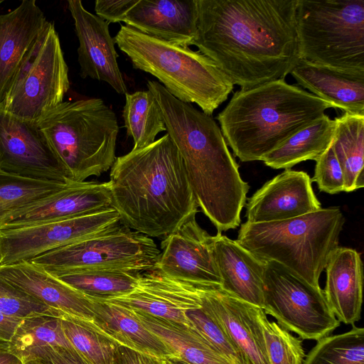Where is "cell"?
Segmentation results:
<instances>
[{
    "instance_id": "obj_23",
    "label": "cell",
    "mask_w": 364,
    "mask_h": 364,
    "mask_svg": "<svg viewBox=\"0 0 364 364\" xmlns=\"http://www.w3.org/2000/svg\"><path fill=\"white\" fill-rule=\"evenodd\" d=\"M48 21L35 0L0 15V103L23 57Z\"/></svg>"
},
{
    "instance_id": "obj_9",
    "label": "cell",
    "mask_w": 364,
    "mask_h": 364,
    "mask_svg": "<svg viewBox=\"0 0 364 364\" xmlns=\"http://www.w3.org/2000/svg\"><path fill=\"white\" fill-rule=\"evenodd\" d=\"M69 87L59 36L54 24L48 21L23 57L0 105L12 116L36 124L63 102Z\"/></svg>"
},
{
    "instance_id": "obj_35",
    "label": "cell",
    "mask_w": 364,
    "mask_h": 364,
    "mask_svg": "<svg viewBox=\"0 0 364 364\" xmlns=\"http://www.w3.org/2000/svg\"><path fill=\"white\" fill-rule=\"evenodd\" d=\"M60 318L67 339L82 356L92 364H112L117 342L97 329L92 321Z\"/></svg>"
},
{
    "instance_id": "obj_16",
    "label": "cell",
    "mask_w": 364,
    "mask_h": 364,
    "mask_svg": "<svg viewBox=\"0 0 364 364\" xmlns=\"http://www.w3.org/2000/svg\"><path fill=\"white\" fill-rule=\"evenodd\" d=\"M68 6L79 41L77 60L81 77L105 82L117 93L126 94L115 43L109 31L110 23L86 10L80 0H69Z\"/></svg>"
},
{
    "instance_id": "obj_22",
    "label": "cell",
    "mask_w": 364,
    "mask_h": 364,
    "mask_svg": "<svg viewBox=\"0 0 364 364\" xmlns=\"http://www.w3.org/2000/svg\"><path fill=\"white\" fill-rule=\"evenodd\" d=\"M213 252L220 277V288L254 306H263L265 262L222 233L212 236Z\"/></svg>"
},
{
    "instance_id": "obj_41",
    "label": "cell",
    "mask_w": 364,
    "mask_h": 364,
    "mask_svg": "<svg viewBox=\"0 0 364 364\" xmlns=\"http://www.w3.org/2000/svg\"><path fill=\"white\" fill-rule=\"evenodd\" d=\"M112 364H166L165 358L119 345L113 355Z\"/></svg>"
},
{
    "instance_id": "obj_29",
    "label": "cell",
    "mask_w": 364,
    "mask_h": 364,
    "mask_svg": "<svg viewBox=\"0 0 364 364\" xmlns=\"http://www.w3.org/2000/svg\"><path fill=\"white\" fill-rule=\"evenodd\" d=\"M334 119L331 145L344 173L345 192H351L364 186V115L344 112Z\"/></svg>"
},
{
    "instance_id": "obj_36",
    "label": "cell",
    "mask_w": 364,
    "mask_h": 364,
    "mask_svg": "<svg viewBox=\"0 0 364 364\" xmlns=\"http://www.w3.org/2000/svg\"><path fill=\"white\" fill-rule=\"evenodd\" d=\"M257 317L270 364H303L306 355L302 339L294 336L278 323L270 321L260 307Z\"/></svg>"
},
{
    "instance_id": "obj_27",
    "label": "cell",
    "mask_w": 364,
    "mask_h": 364,
    "mask_svg": "<svg viewBox=\"0 0 364 364\" xmlns=\"http://www.w3.org/2000/svg\"><path fill=\"white\" fill-rule=\"evenodd\" d=\"M131 311L165 343L175 357L189 364H232L192 327L144 312Z\"/></svg>"
},
{
    "instance_id": "obj_10",
    "label": "cell",
    "mask_w": 364,
    "mask_h": 364,
    "mask_svg": "<svg viewBox=\"0 0 364 364\" xmlns=\"http://www.w3.org/2000/svg\"><path fill=\"white\" fill-rule=\"evenodd\" d=\"M154 240L122 225L52 250L31 260L49 272L114 269L143 273L154 269L160 255Z\"/></svg>"
},
{
    "instance_id": "obj_14",
    "label": "cell",
    "mask_w": 364,
    "mask_h": 364,
    "mask_svg": "<svg viewBox=\"0 0 364 364\" xmlns=\"http://www.w3.org/2000/svg\"><path fill=\"white\" fill-rule=\"evenodd\" d=\"M154 269L166 277L189 283L220 286V277L213 252V240L198 224L196 215L161 242Z\"/></svg>"
},
{
    "instance_id": "obj_30",
    "label": "cell",
    "mask_w": 364,
    "mask_h": 364,
    "mask_svg": "<svg viewBox=\"0 0 364 364\" xmlns=\"http://www.w3.org/2000/svg\"><path fill=\"white\" fill-rule=\"evenodd\" d=\"M50 273L87 297L101 300L129 294L136 287L141 274L114 269H77Z\"/></svg>"
},
{
    "instance_id": "obj_45",
    "label": "cell",
    "mask_w": 364,
    "mask_h": 364,
    "mask_svg": "<svg viewBox=\"0 0 364 364\" xmlns=\"http://www.w3.org/2000/svg\"><path fill=\"white\" fill-rule=\"evenodd\" d=\"M26 364H42L38 361H30V362H28L26 363Z\"/></svg>"
},
{
    "instance_id": "obj_3",
    "label": "cell",
    "mask_w": 364,
    "mask_h": 364,
    "mask_svg": "<svg viewBox=\"0 0 364 364\" xmlns=\"http://www.w3.org/2000/svg\"><path fill=\"white\" fill-rule=\"evenodd\" d=\"M108 184L121 223L149 237L167 236L198 213L182 159L167 133L116 158Z\"/></svg>"
},
{
    "instance_id": "obj_4",
    "label": "cell",
    "mask_w": 364,
    "mask_h": 364,
    "mask_svg": "<svg viewBox=\"0 0 364 364\" xmlns=\"http://www.w3.org/2000/svg\"><path fill=\"white\" fill-rule=\"evenodd\" d=\"M333 107L284 79L236 91L217 119L227 145L242 162L262 161Z\"/></svg>"
},
{
    "instance_id": "obj_21",
    "label": "cell",
    "mask_w": 364,
    "mask_h": 364,
    "mask_svg": "<svg viewBox=\"0 0 364 364\" xmlns=\"http://www.w3.org/2000/svg\"><path fill=\"white\" fill-rule=\"evenodd\" d=\"M197 0H138L126 25L159 40L188 47L197 32Z\"/></svg>"
},
{
    "instance_id": "obj_34",
    "label": "cell",
    "mask_w": 364,
    "mask_h": 364,
    "mask_svg": "<svg viewBox=\"0 0 364 364\" xmlns=\"http://www.w3.org/2000/svg\"><path fill=\"white\" fill-rule=\"evenodd\" d=\"M303 364H364V328L353 324L348 331L321 338Z\"/></svg>"
},
{
    "instance_id": "obj_43",
    "label": "cell",
    "mask_w": 364,
    "mask_h": 364,
    "mask_svg": "<svg viewBox=\"0 0 364 364\" xmlns=\"http://www.w3.org/2000/svg\"><path fill=\"white\" fill-rule=\"evenodd\" d=\"M0 364H23L14 354L6 350H0Z\"/></svg>"
},
{
    "instance_id": "obj_6",
    "label": "cell",
    "mask_w": 364,
    "mask_h": 364,
    "mask_svg": "<svg viewBox=\"0 0 364 364\" xmlns=\"http://www.w3.org/2000/svg\"><path fill=\"white\" fill-rule=\"evenodd\" d=\"M114 43L135 69L156 77L178 100L196 103L211 116L228 97L234 85L200 51L149 36L121 25Z\"/></svg>"
},
{
    "instance_id": "obj_40",
    "label": "cell",
    "mask_w": 364,
    "mask_h": 364,
    "mask_svg": "<svg viewBox=\"0 0 364 364\" xmlns=\"http://www.w3.org/2000/svg\"><path fill=\"white\" fill-rule=\"evenodd\" d=\"M138 0H97L95 11L97 16L109 23L124 21L127 13Z\"/></svg>"
},
{
    "instance_id": "obj_18",
    "label": "cell",
    "mask_w": 364,
    "mask_h": 364,
    "mask_svg": "<svg viewBox=\"0 0 364 364\" xmlns=\"http://www.w3.org/2000/svg\"><path fill=\"white\" fill-rule=\"evenodd\" d=\"M202 308L250 364H270L257 317L258 306L228 294L220 286H205Z\"/></svg>"
},
{
    "instance_id": "obj_28",
    "label": "cell",
    "mask_w": 364,
    "mask_h": 364,
    "mask_svg": "<svg viewBox=\"0 0 364 364\" xmlns=\"http://www.w3.org/2000/svg\"><path fill=\"white\" fill-rule=\"evenodd\" d=\"M335 130V119L324 114L294 133L262 161L274 169H291L300 162L316 161L330 146Z\"/></svg>"
},
{
    "instance_id": "obj_38",
    "label": "cell",
    "mask_w": 364,
    "mask_h": 364,
    "mask_svg": "<svg viewBox=\"0 0 364 364\" xmlns=\"http://www.w3.org/2000/svg\"><path fill=\"white\" fill-rule=\"evenodd\" d=\"M315 161L314 175L311 181L316 183L320 191L329 194L345 191L344 173L331 144Z\"/></svg>"
},
{
    "instance_id": "obj_37",
    "label": "cell",
    "mask_w": 364,
    "mask_h": 364,
    "mask_svg": "<svg viewBox=\"0 0 364 364\" xmlns=\"http://www.w3.org/2000/svg\"><path fill=\"white\" fill-rule=\"evenodd\" d=\"M0 313L17 318L58 314L0 276Z\"/></svg>"
},
{
    "instance_id": "obj_46",
    "label": "cell",
    "mask_w": 364,
    "mask_h": 364,
    "mask_svg": "<svg viewBox=\"0 0 364 364\" xmlns=\"http://www.w3.org/2000/svg\"><path fill=\"white\" fill-rule=\"evenodd\" d=\"M2 2H3V0H0V5H1V4Z\"/></svg>"
},
{
    "instance_id": "obj_19",
    "label": "cell",
    "mask_w": 364,
    "mask_h": 364,
    "mask_svg": "<svg viewBox=\"0 0 364 364\" xmlns=\"http://www.w3.org/2000/svg\"><path fill=\"white\" fill-rule=\"evenodd\" d=\"M108 182L73 183L49 198L6 218L0 229L59 221L112 207Z\"/></svg>"
},
{
    "instance_id": "obj_25",
    "label": "cell",
    "mask_w": 364,
    "mask_h": 364,
    "mask_svg": "<svg viewBox=\"0 0 364 364\" xmlns=\"http://www.w3.org/2000/svg\"><path fill=\"white\" fill-rule=\"evenodd\" d=\"M290 74L299 85L333 108L364 115V74L344 72L301 58Z\"/></svg>"
},
{
    "instance_id": "obj_15",
    "label": "cell",
    "mask_w": 364,
    "mask_h": 364,
    "mask_svg": "<svg viewBox=\"0 0 364 364\" xmlns=\"http://www.w3.org/2000/svg\"><path fill=\"white\" fill-rule=\"evenodd\" d=\"M205 286L171 279L153 269L140 274L129 294L105 301L189 326L186 313L202 306Z\"/></svg>"
},
{
    "instance_id": "obj_39",
    "label": "cell",
    "mask_w": 364,
    "mask_h": 364,
    "mask_svg": "<svg viewBox=\"0 0 364 364\" xmlns=\"http://www.w3.org/2000/svg\"><path fill=\"white\" fill-rule=\"evenodd\" d=\"M30 361L42 364H92L74 348L49 345L33 350L23 363Z\"/></svg>"
},
{
    "instance_id": "obj_24",
    "label": "cell",
    "mask_w": 364,
    "mask_h": 364,
    "mask_svg": "<svg viewBox=\"0 0 364 364\" xmlns=\"http://www.w3.org/2000/svg\"><path fill=\"white\" fill-rule=\"evenodd\" d=\"M323 290L326 301L336 318L353 325L360 318L363 302V262L355 249L338 247L326 267Z\"/></svg>"
},
{
    "instance_id": "obj_1",
    "label": "cell",
    "mask_w": 364,
    "mask_h": 364,
    "mask_svg": "<svg viewBox=\"0 0 364 364\" xmlns=\"http://www.w3.org/2000/svg\"><path fill=\"white\" fill-rule=\"evenodd\" d=\"M297 3L197 0V32L191 45L241 89L284 79L300 58Z\"/></svg>"
},
{
    "instance_id": "obj_42",
    "label": "cell",
    "mask_w": 364,
    "mask_h": 364,
    "mask_svg": "<svg viewBox=\"0 0 364 364\" xmlns=\"http://www.w3.org/2000/svg\"><path fill=\"white\" fill-rule=\"evenodd\" d=\"M21 321L0 313V350H8L10 341Z\"/></svg>"
},
{
    "instance_id": "obj_7",
    "label": "cell",
    "mask_w": 364,
    "mask_h": 364,
    "mask_svg": "<svg viewBox=\"0 0 364 364\" xmlns=\"http://www.w3.org/2000/svg\"><path fill=\"white\" fill-rule=\"evenodd\" d=\"M36 124L73 182L100 176L112 166L119 125L102 99L63 102Z\"/></svg>"
},
{
    "instance_id": "obj_11",
    "label": "cell",
    "mask_w": 364,
    "mask_h": 364,
    "mask_svg": "<svg viewBox=\"0 0 364 364\" xmlns=\"http://www.w3.org/2000/svg\"><path fill=\"white\" fill-rule=\"evenodd\" d=\"M262 309L302 340L318 341L340 326L321 287L274 261L265 262Z\"/></svg>"
},
{
    "instance_id": "obj_20",
    "label": "cell",
    "mask_w": 364,
    "mask_h": 364,
    "mask_svg": "<svg viewBox=\"0 0 364 364\" xmlns=\"http://www.w3.org/2000/svg\"><path fill=\"white\" fill-rule=\"evenodd\" d=\"M0 276L57 312L60 318H93L91 298L30 261L0 267Z\"/></svg>"
},
{
    "instance_id": "obj_5",
    "label": "cell",
    "mask_w": 364,
    "mask_h": 364,
    "mask_svg": "<svg viewBox=\"0 0 364 364\" xmlns=\"http://www.w3.org/2000/svg\"><path fill=\"white\" fill-rule=\"evenodd\" d=\"M344 223L338 207L321 208L284 220L245 222L236 241L259 259L276 262L318 288Z\"/></svg>"
},
{
    "instance_id": "obj_32",
    "label": "cell",
    "mask_w": 364,
    "mask_h": 364,
    "mask_svg": "<svg viewBox=\"0 0 364 364\" xmlns=\"http://www.w3.org/2000/svg\"><path fill=\"white\" fill-rule=\"evenodd\" d=\"M70 184L33 179L0 169V225L12 214L49 198Z\"/></svg>"
},
{
    "instance_id": "obj_2",
    "label": "cell",
    "mask_w": 364,
    "mask_h": 364,
    "mask_svg": "<svg viewBox=\"0 0 364 364\" xmlns=\"http://www.w3.org/2000/svg\"><path fill=\"white\" fill-rule=\"evenodd\" d=\"M147 87L181 155L198 206L218 232L235 229L250 186L241 178L220 128L211 116L178 100L159 82L149 80Z\"/></svg>"
},
{
    "instance_id": "obj_17",
    "label": "cell",
    "mask_w": 364,
    "mask_h": 364,
    "mask_svg": "<svg viewBox=\"0 0 364 364\" xmlns=\"http://www.w3.org/2000/svg\"><path fill=\"white\" fill-rule=\"evenodd\" d=\"M304 171L284 169L258 189L245 203L250 223L284 220L321 208Z\"/></svg>"
},
{
    "instance_id": "obj_13",
    "label": "cell",
    "mask_w": 364,
    "mask_h": 364,
    "mask_svg": "<svg viewBox=\"0 0 364 364\" xmlns=\"http://www.w3.org/2000/svg\"><path fill=\"white\" fill-rule=\"evenodd\" d=\"M0 169L33 179L75 183L37 124L12 116L1 105Z\"/></svg>"
},
{
    "instance_id": "obj_26",
    "label": "cell",
    "mask_w": 364,
    "mask_h": 364,
    "mask_svg": "<svg viewBox=\"0 0 364 364\" xmlns=\"http://www.w3.org/2000/svg\"><path fill=\"white\" fill-rule=\"evenodd\" d=\"M92 323L120 345L160 358L175 357L173 353L132 312L120 305L91 298Z\"/></svg>"
},
{
    "instance_id": "obj_44",
    "label": "cell",
    "mask_w": 364,
    "mask_h": 364,
    "mask_svg": "<svg viewBox=\"0 0 364 364\" xmlns=\"http://www.w3.org/2000/svg\"><path fill=\"white\" fill-rule=\"evenodd\" d=\"M166 364H189L176 357H170L165 359Z\"/></svg>"
},
{
    "instance_id": "obj_31",
    "label": "cell",
    "mask_w": 364,
    "mask_h": 364,
    "mask_svg": "<svg viewBox=\"0 0 364 364\" xmlns=\"http://www.w3.org/2000/svg\"><path fill=\"white\" fill-rule=\"evenodd\" d=\"M122 117L127 134L138 149L155 141L157 134L166 131L162 114L154 95L148 90L125 94Z\"/></svg>"
},
{
    "instance_id": "obj_33",
    "label": "cell",
    "mask_w": 364,
    "mask_h": 364,
    "mask_svg": "<svg viewBox=\"0 0 364 364\" xmlns=\"http://www.w3.org/2000/svg\"><path fill=\"white\" fill-rule=\"evenodd\" d=\"M48 345L73 348L64 333L61 318L41 315L22 319L7 350L23 363L33 350Z\"/></svg>"
},
{
    "instance_id": "obj_12",
    "label": "cell",
    "mask_w": 364,
    "mask_h": 364,
    "mask_svg": "<svg viewBox=\"0 0 364 364\" xmlns=\"http://www.w3.org/2000/svg\"><path fill=\"white\" fill-rule=\"evenodd\" d=\"M121 224L108 208L70 219L0 229V267L32 259L61 247L101 234Z\"/></svg>"
},
{
    "instance_id": "obj_8",
    "label": "cell",
    "mask_w": 364,
    "mask_h": 364,
    "mask_svg": "<svg viewBox=\"0 0 364 364\" xmlns=\"http://www.w3.org/2000/svg\"><path fill=\"white\" fill-rule=\"evenodd\" d=\"M299 58L364 74V0H298Z\"/></svg>"
}]
</instances>
